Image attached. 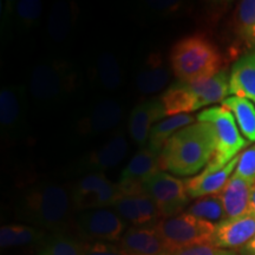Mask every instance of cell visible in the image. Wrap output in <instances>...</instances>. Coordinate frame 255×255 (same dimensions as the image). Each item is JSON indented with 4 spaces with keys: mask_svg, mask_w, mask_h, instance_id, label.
I'll use <instances>...</instances> for the list:
<instances>
[{
    "mask_svg": "<svg viewBox=\"0 0 255 255\" xmlns=\"http://www.w3.org/2000/svg\"><path fill=\"white\" fill-rule=\"evenodd\" d=\"M168 255H239V254L235 251L223 250V248L215 247L210 244H206V245H199V246L186 248V250H181Z\"/></svg>",
    "mask_w": 255,
    "mask_h": 255,
    "instance_id": "1f68e13d",
    "label": "cell"
},
{
    "mask_svg": "<svg viewBox=\"0 0 255 255\" xmlns=\"http://www.w3.org/2000/svg\"><path fill=\"white\" fill-rule=\"evenodd\" d=\"M72 197L65 188L55 183H40L24 194L18 216L33 227L52 234L65 233L71 222Z\"/></svg>",
    "mask_w": 255,
    "mask_h": 255,
    "instance_id": "7a4b0ae2",
    "label": "cell"
},
{
    "mask_svg": "<svg viewBox=\"0 0 255 255\" xmlns=\"http://www.w3.org/2000/svg\"><path fill=\"white\" fill-rule=\"evenodd\" d=\"M154 227L163 242L165 252L171 254L193 246L210 244L216 225L182 213L173 218L162 219Z\"/></svg>",
    "mask_w": 255,
    "mask_h": 255,
    "instance_id": "277c9868",
    "label": "cell"
},
{
    "mask_svg": "<svg viewBox=\"0 0 255 255\" xmlns=\"http://www.w3.org/2000/svg\"><path fill=\"white\" fill-rule=\"evenodd\" d=\"M161 171L158 154L150 149H142L123 169L119 187L122 195H138L143 194V184L148 178Z\"/></svg>",
    "mask_w": 255,
    "mask_h": 255,
    "instance_id": "30bf717a",
    "label": "cell"
},
{
    "mask_svg": "<svg viewBox=\"0 0 255 255\" xmlns=\"http://www.w3.org/2000/svg\"><path fill=\"white\" fill-rule=\"evenodd\" d=\"M216 150V131L208 122H196L177 131L158 155L159 168L188 176L207 167Z\"/></svg>",
    "mask_w": 255,
    "mask_h": 255,
    "instance_id": "6da1fadb",
    "label": "cell"
},
{
    "mask_svg": "<svg viewBox=\"0 0 255 255\" xmlns=\"http://www.w3.org/2000/svg\"><path fill=\"white\" fill-rule=\"evenodd\" d=\"M245 44H246L248 47L255 46V24L253 25V27L251 28V31L248 32L246 39H245Z\"/></svg>",
    "mask_w": 255,
    "mask_h": 255,
    "instance_id": "e575fe53",
    "label": "cell"
},
{
    "mask_svg": "<svg viewBox=\"0 0 255 255\" xmlns=\"http://www.w3.org/2000/svg\"><path fill=\"white\" fill-rule=\"evenodd\" d=\"M239 156L233 158L231 162L219 170L205 169L202 173L184 181V186L189 199H200L203 196L218 195L222 191L228 180L232 177V173L237 169Z\"/></svg>",
    "mask_w": 255,
    "mask_h": 255,
    "instance_id": "7c38bea8",
    "label": "cell"
},
{
    "mask_svg": "<svg viewBox=\"0 0 255 255\" xmlns=\"http://www.w3.org/2000/svg\"><path fill=\"white\" fill-rule=\"evenodd\" d=\"M43 2L39 0H20L11 6L12 14L24 27H32L41 15Z\"/></svg>",
    "mask_w": 255,
    "mask_h": 255,
    "instance_id": "f1b7e54d",
    "label": "cell"
},
{
    "mask_svg": "<svg viewBox=\"0 0 255 255\" xmlns=\"http://www.w3.org/2000/svg\"><path fill=\"white\" fill-rule=\"evenodd\" d=\"M253 184L244 178L232 175L227 184L219 194L225 207L227 219L238 218L250 212V196Z\"/></svg>",
    "mask_w": 255,
    "mask_h": 255,
    "instance_id": "ffe728a7",
    "label": "cell"
},
{
    "mask_svg": "<svg viewBox=\"0 0 255 255\" xmlns=\"http://www.w3.org/2000/svg\"><path fill=\"white\" fill-rule=\"evenodd\" d=\"M254 237L255 214L247 212L238 218L226 219L218 223L210 245L233 251L234 248L245 247Z\"/></svg>",
    "mask_w": 255,
    "mask_h": 255,
    "instance_id": "8fae6325",
    "label": "cell"
},
{
    "mask_svg": "<svg viewBox=\"0 0 255 255\" xmlns=\"http://www.w3.org/2000/svg\"><path fill=\"white\" fill-rule=\"evenodd\" d=\"M47 237L45 231L28 225H5L0 229V246L2 250L38 244L43 246Z\"/></svg>",
    "mask_w": 255,
    "mask_h": 255,
    "instance_id": "44dd1931",
    "label": "cell"
},
{
    "mask_svg": "<svg viewBox=\"0 0 255 255\" xmlns=\"http://www.w3.org/2000/svg\"><path fill=\"white\" fill-rule=\"evenodd\" d=\"M98 79L102 87L109 91L116 90L122 83V71L119 60L111 52H103L96 62Z\"/></svg>",
    "mask_w": 255,
    "mask_h": 255,
    "instance_id": "d4e9b609",
    "label": "cell"
},
{
    "mask_svg": "<svg viewBox=\"0 0 255 255\" xmlns=\"http://www.w3.org/2000/svg\"><path fill=\"white\" fill-rule=\"evenodd\" d=\"M143 190L151 197L163 219L180 215L190 200L184 181L163 171L148 178L143 184Z\"/></svg>",
    "mask_w": 255,
    "mask_h": 255,
    "instance_id": "52a82bcc",
    "label": "cell"
},
{
    "mask_svg": "<svg viewBox=\"0 0 255 255\" xmlns=\"http://www.w3.org/2000/svg\"><path fill=\"white\" fill-rule=\"evenodd\" d=\"M195 117L190 114H181L176 116H171L167 120L161 121L152 127L150 135H149L148 148L151 151L159 155L165 143L171 138L177 131L195 122Z\"/></svg>",
    "mask_w": 255,
    "mask_h": 255,
    "instance_id": "7402d4cb",
    "label": "cell"
},
{
    "mask_svg": "<svg viewBox=\"0 0 255 255\" xmlns=\"http://www.w3.org/2000/svg\"><path fill=\"white\" fill-rule=\"evenodd\" d=\"M196 120L197 122L210 123L216 131V150L207 169L219 170L223 168L250 144L242 137L233 114L225 107L208 108L201 111Z\"/></svg>",
    "mask_w": 255,
    "mask_h": 255,
    "instance_id": "5b68a950",
    "label": "cell"
},
{
    "mask_svg": "<svg viewBox=\"0 0 255 255\" xmlns=\"http://www.w3.org/2000/svg\"><path fill=\"white\" fill-rule=\"evenodd\" d=\"M25 98L17 87H5L0 91V128L2 136H14L24 123Z\"/></svg>",
    "mask_w": 255,
    "mask_h": 255,
    "instance_id": "9a60e30c",
    "label": "cell"
},
{
    "mask_svg": "<svg viewBox=\"0 0 255 255\" xmlns=\"http://www.w3.org/2000/svg\"><path fill=\"white\" fill-rule=\"evenodd\" d=\"M123 110L115 100L98 102L78 124L79 132L83 135H95L109 131L121 122Z\"/></svg>",
    "mask_w": 255,
    "mask_h": 255,
    "instance_id": "5bb4252c",
    "label": "cell"
},
{
    "mask_svg": "<svg viewBox=\"0 0 255 255\" xmlns=\"http://www.w3.org/2000/svg\"><path fill=\"white\" fill-rule=\"evenodd\" d=\"M237 121L238 128L248 142H255V105L246 98L231 96L222 102Z\"/></svg>",
    "mask_w": 255,
    "mask_h": 255,
    "instance_id": "603a6c76",
    "label": "cell"
},
{
    "mask_svg": "<svg viewBox=\"0 0 255 255\" xmlns=\"http://www.w3.org/2000/svg\"><path fill=\"white\" fill-rule=\"evenodd\" d=\"M84 242L66 233L51 234L41 246L38 255H84Z\"/></svg>",
    "mask_w": 255,
    "mask_h": 255,
    "instance_id": "cb8c5ba5",
    "label": "cell"
},
{
    "mask_svg": "<svg viewBox=\"0 0 255 255\" xmlns=\"http://www.w3.org/2000/svg\"><path fill=\"white\" fill-rule=\"evenodd\" d=\"M84 255H129L122 248L107 242H84Z\"/></svg>",
    "mask_w": 255,
    "mask_h": 255,
    "instance_id": "d6a6232c",
    "label": "cell"
},
{
    "mask_svg": "<svg viewBox=\"0 0 255 255\" xmlns=\"http://www.w3.org/2000/svg\"><path fill=\"white\" fill-rule=\"evenodd\" d=\"M242 255H255V237L241 250Z\"/></svg>",
    "mask_w": 255,
    "mask_h": 255,
    "instance_id": "836d02e7",
    "label": "cell"
},
{
    "mask_svg": "<svg viewBox=\"0 0 255 255\" xmlns=\"http://www.w3.org/2000/svg\"><path fill=\"white\" fill-rule=\"evenodd\" d=\"M165 116L161 100L146 101L136 105L129 117V133L133 142L143 146L149 141L154 123Z\"/></svg>",
    "mask_w": 255,
    "mask_h": 255,
    "instance_id": "4fadbf2b",
    "label": "cell"
},
{
    "mask_svg": "<svg viewBox=\"0 0 255 255\" xmlns=\"http://www.w3.org/2000/svg\"><path fill=\"white\" fill-rule=\"evenodd\" d=\"M72 73L62 63H41L31 77V92L40 102H52L71 89Z\"/></svg>",
    "mask_w": 255,
    "mask_h": 255,
    "instance_id": "9c48e42d",
    "label": "cell"
},
{
    "mask_svg": "<svg viewBox=\"0 0 255 255\" xmlns=\"http://www.w3.org/2000/svg\"><path fill=\"white\" fill-rule=\"evenodd\" d=\"M188 214L203 219L209 222H222L227 219L225 207L220 195H209L200 197L188 209Z\"/></svg>",
    "mask_w": 255,
    "mask_h": 255,
    "instance_id": "484cf974",
    "label": "cell"
},
{
    "mask_svg": "<svg viewBox=\"0 0 255 255\" xmlns=\"http://www.w3.org/2000/svg\"><path fill=\"white\" fill-rule=\"evenodd\" d=\"M75 228L83 242L120 241L126 233V222L114 210L101 208L79 213Z\"/></svg>",
    "mask_w": 255,
    "mask_h": 255,
    "instance_id": "8992f818",
    "label": "cell"
},
{
    "mask_svg": "<svg viewBox=\"0 0 255 255\" xmlns=\"http://www.w3.org/2000/svg\"><path fill=\"white\" fill-rule=\"evenodd\" d=\"M234 175L252 184L255 183V144L239 155V162Z\"/></svg>",
    "mask_w": 255,
    "mask_h": 255,
    "instance_id": "4dcf8cb0",
    "label": "cell"
},
{
    "mask_svg": "<svg viewBox=\"0 0 255 255\" xmlns=\"http://www.w3.org/2000/svg\"><path fill=\"white\" fill-rule=\"evenodd\" d=\"M255 24V0L240 1L233 15V31L245 43L248 32Z\"/></svg>",
    "mask_w": 255,
    "mask_h": 255,
    "instance_id": "83f0119b",
    "label": "cell"
},
{
    "mask_svg": "<svg viewBox=\"0 0 255 255\" xmlns=\"http://www.w3.org/2000/svg\"><path fill=\"white\" fill-rule=\"evenodd\" d=\"M114 209L124 221L131 223L133 227H145L136 197L133 195L121 196L114 205Z\"/></svg>",
    "mask_w": 255,
    "mask_h": 255,
    "instance_id": "f546056e",
    "label": "cell"
},
{
    "mask_svg": "<svg viewBox=\"0 0 255 255\" xmlns=\"http://www.w3.org/2000/svg\"><path fill=\"white\" fill-rule=\"evenodd\" d=\"M120 247L129 255L168 254L154 226L129 228L120 240Z\"/></svg>",
    "mask_w": 255,
    "mask_h": 255,
    "instance_id": "2e32d148",
    "label": "cell"
},
{
    "mask_svg": "<svg viewBox=\"0 0 255 255\" xmlns=\"http://www.w3.org/2000/svg\"><path fill=\"white\" fill-rule=\"evenodd\" d=\"M170 81V71L165 66L161 53L154 52L148 56L144 65L136 76L137 91L143 95H152L167 87Z\"/></svg>",
    "mask_w": 255,
    "mask_h": 255,
    "instance_id": "e0dca14e",
    "label": "cell"
},
{
    "mask_svg": "<svg viewBox=\"0 0 255 255\" xmlns=\"http://www.w3.org/2000/svg\"><path fill=\"white\" fill-rule=\"evenodd\" d=\"M128 152V142L123 132H116L101 148L88 155L85 164L94 170L103 171L115 168L123 161Z\"/></svg>",
    "mask_w": 255,
    "mask_h": 255,
    "instance_id": "d6986e66",
    "label": "cell"
},
{
    "mask_svg": "<svg viewBox=\"0 0 255 255\" xmlns=\"http://www.w3.org/2000/svg\"><path fill=\"white\" fill-rule=\"evenodd\" d=\"M171 71L178 82L196 83L221 71L223 59L218 47L205 34L195 33L177 40L169 53Z\"/></svg>",
    "mask_w": 255,
    "mask_h": 255,
    "instance_id": "3957f363",
    "label": "cell"
},
{
    "mask_svg": "<svg viewBox=\"0 0 255 255\" xmlns=\"http://www.w3.org/2000/svg\"><path fill=\"white\" fill-rule=\"evenodd\" d=\"M250 212L255 214V183L253 184L251 190V196H250Z\"/></svg>",
    "mask_w": 255,
    "mask_h": 255,
    "instance_id": "d590c367",
    "label": "cell"
},
{
    "mask_svg": "<svg viewBox=\"0 0 255 255\" xmlns=\"http://www.w3.org/2000/svg\"><path fill=\"white\" fill-rule=\"evenodd\" d=\"M121 196L119 184H114L103 173H92L81 178L71 194L73 207L78 210L114 207Z\"/></svg>",
    "mask_w": 255,
    "mask_h": 255,
    "instance_id": "ba28073f",
    "label": "cell"
},
{
    "mask_svg": "<svg viewBox=\"0 0 255 255\" xmlns=\"http://www.w3.org/2000/svg\"><path fill=\"white\" fill-rule=\"evenodd\" d=\"M72 8L65 2H58L53 6L49 19V32L53 39L64 40L68 36L72 24Z\"/></svg>",
    "mask_w": 255,
    "mask_h": 255,
    "instance_id": "4316f807",
    "label": "cell"
},
{
    "mask_svg": "<svg viewBox=\"0 0 255 255\" xmlns=\"http://www.w3.org/2000/svg\"><path fill=\"white\" fill-rule=\"evenodd\" d=\"M229 89L232 95L255 104V51L246 53L233 64Z\"/></svg>",
    "mask_w": 255,
    "mask_h": 255,
    "instance_id": "ac0fdd59",
    "label": "cell"
}]
</instances>
